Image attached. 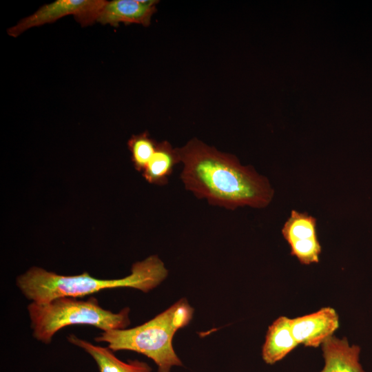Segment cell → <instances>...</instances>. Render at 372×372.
<instances>
[{
	"label": "cell",
	"mask_w": 372,
	"mask_h": 372,
	"mask_svg": "<svg viewBox=\"0 0 372 372\" xmlns=\"http://www.w3.org/2000/svg\"><path fill=\"white\" fill-rule=\"evenodd\" d=\"M183 164L180 178L187 190L209 203L233 209L267 207L273 196L268 180L236 156L193 138L177 147Z\"/></svg>",
	"instance_id": "obj_1"
},
{
	"label": "cell",
	"mask_w": 372,
	"mask_h": 372,
	"mask_svg": "<svg viewBox=\"0 0 372 372\" xmlns=\"http://www.w3.org/2000/svg\"><path fill=\"white\" fill-rule=\"evenodd\" d=\"M167 275L163 262L153 255L133 264L131 273L122 278L99 279L87 272L64 276L32 267L17 278L16 284L27 299L43 303L61 297H84L116 288H132L147 293L158 286Z\"/></svg>",
	"instance_id": "obj_2"
},
{
	"label": "cell",
	"mask_w": 372,
	"mask_h": 372,
	"mask_svg": "<svg viewBox=\"0 0 372 372\" xmlns=\"http://www.w3.org/2000/svg\"><path fill=\"white\" fill-rule=\"evenodd\" d=\"M194 309L182 298L149 321L130 329L102 331L94 340L107 343L114 352L132 351L143 354L157 366V372H171L183 366L172 345L176 332L192 320Z\"/></svg>",
	"instance_id": "obj_3"
},
{
	"label": "cell",
	"mask_w": 372,
	"mask_h": 372,
	"mask_svg": "<svg viewBox=\"0 0 372 372\" xmlns=\"http://www.w3.org/2000/svg\"><path fill=\"white\" fill-rule=\"evenodd\" d=\"M27 310L32 336L44 344H50L55 333L68 326L90 325L107 331L126 329L130 324L129 307L114 313L101 307L94 297L83 300L61 297L43 303L31 302Z\"/></svg>",
	"instance_id": "obj_4"
},
{
	"label": "cell",
	"mask_w": 372,
	"mask_h": 372,
	"mask_svg": "<svg viewBox=\"0 0 372 372\" xmlns=\"http://www.w3.org/2000/svg\"><path fill=\"white\" fill-rule=\"evenodd\" d=\"M106 2L105 0H56L21 19L8 29V34L17 37L30 28L53 23L68 15H72L82 26L90 25L97 21Z\"/></svg>",
	"instance_id": "obj_5"
},
{
	"label": "cell",
	"mask_w": 372,
	"mask_h": 372,
	"mask_svg": "<svg viewBox=\"0 0 372 372\" xmlns=\"http://www.w3.org/2000/svg\"><path fill=\"white\" fill-rule=\"evenodd\" d=\"M292 334L299 344L318 347L339 327V318L332 307L320 310L303 316L291 319Z\"/></svg>",
	"instance_id": "obj_6"
},
{
	"label": "cell",
	"mask_w": 372,
	"mask_h": 372,
	"mask_svg": "<svg viewBox=\"0 0 372 372\" xmlns=\"http://www.w3.org/2000/svg\"><path fill=\"white\" fill-rule=\"evenodd\" d=\"M158 1L155 0H112L107 1L97 22L116 27L123 23L148 26L156 12Z\"/></svg>",
	"instance_id": "obj_7"
},
{
	"label": "cell",
	"mask_w": 372,
	"mask_h": 372,
	"mask_svg": "<svg viewBox=\"0 0 372 372\" xmlns=\"http://www.w3.org/2000/svg\"><path fill=\"white\" fill-rule=\"evenodd\" d=\"M324 365L320 372H364L360 362V348L347 339L333 335L322 344Z\"/></svg>",
	"instance_id": "obj_8"
},
{
	"label": "cell",
	"mask_w": 372,
	"mask_h": 372,
	"mask_svg": "<svg viewBox=\"0 0 372 372\" xmlns=\"http://www.w3.org/2000/svg\"><path fill=\"white\" fill-rule=\"evenodd\" d=\"M68 340L89 354L100 372H152V368L146 362L138 360L125 362L118 359L109 347L95 345L74 334L69 335Z\"/></svg>",
	"instance_id": "obj_9"
},
{
	"label": "cell",
	"mask_w": 372,
	"mask_h": 372,
	"mask_svg": "<svg viewBox=\"0 0 372 372\" xmlns=\"http://www.w3.org/2000/svg\"><path fill=\"white\" fill-rule=\"evenodd\" d=\"M298 344L291 331V319L278 318L269 327L262 349V358L268 364H273L287 355Z\"/></svg>",
	"instance_id": "obj_10"
},
{
	"label": "cell",
	"mask_w": 372,
	"mask_h": 372,
	"mask_svg": "<svg viewBox=\"0 0 372 372\" xmlns=\"http://www.w3.org/2000/svg\"><path fill=\"white\" fill-rule=\"evenodd\" d=\"M180 162L177 147L166 141L158 142L152 157L142 172L144 178L151 184L164 185L168 183L174 166Z\"/></svg>",
	"instance_id": "obj_11"
},
{
	"label": "cell",
	"mask_w": 372,
	"mask_h": 372,
	"mask_svg": "<svg viewBox=\"0 0 372 372\" xmlns=\"http://www.w3.org/2000/svg\"><path fill=\"white\" fill-rule=\"evenodd\" d=\"M282 234L288 243L318 238L316 219L307 213L292 210L282 229Z\"/></svg>",
	"instance_id": "obj_12"
},
{
	"label": "cell",
	"mask_w": 372,
	"mask_h": 372,
	"mask_svg": "<svg viewBox=\"0 0 372 372\" xmlns=\"http://www.w3.org/2000/svg\"><path fill=\"white\" fill-rule=\"evenodd\" d=\"M158 143L149 136L147 131L133 135L129 139L127 146L131 153L132 161L137 171H143L154 154Z\"/></svg>",
	"instance_id": "obj_13"
},
{
	"label": "cell",
	"mask_w": 372,
	"mask_h": 372,
	"mask_svg": "<svg viewBox=\"0 0 372 372\" xmlns=\"http://www.w3.org/2000/svg\"><path fill=\"white\" fill-rule=\"evenodd\" d=\"M289 244L291 254L296 257L301 264L310 265L320 261L321 245L318 238L293 241Z\"/></svg>",
	"instance_id": "obj_14"
}]
</instances>
